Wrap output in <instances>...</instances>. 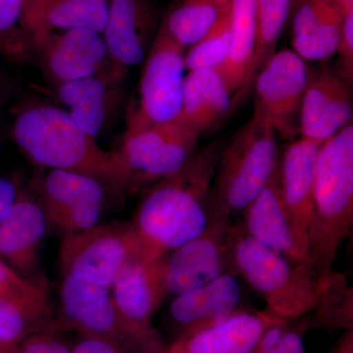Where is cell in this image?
Returning <instances> with one entry per match:
<instances>
[{"label": "cell", "instance_id": "cell-1", "mask_svg": "<svg viewBox=\"0 0 353 353\" xmlns=\"http://www.w3.org/2000/svg\"><path fill=\"white\" fill-rule=\"evenodd\" d=\"M219 154L217 146H208L194 153L180 171L146 190L132 223L158 256L192 240L208 227Z\"/></svg>", "mask_w": 353, "mask_h": 353}, {"label": "cell", "instance_id": "cell-2", "mask_svg": "<svg viewBox=\"0 0 353 353\" xmlns=\"http://www.w3.org/2000/svg\"><path fill=\"white\" fill-rule=\"evenodd\" d=\"M13 137L32 164L97 179L111 196L130 192V175L118 152H108L63 109L34 105L17 116Z\"/></svg>", "mask_w": 353, "mask_h": 353}, {"label": "cell", "instance_id": "cell-3", "mask_svg": "<svg viewBox=\"0 0 353 353\" xmlns=\"http://www.w3.org/2000/svg\"><path fill=\"white\" fill-rule=\"evenodd\" d=\"M229 257L232 273L241 276L263 299L267 310L290 321L314 310L334 273L320 275L305 262L290 263L253 240L243 225L230 228Z\"/></svg>", "mask_w": 353, "mask_h": 353}, {"label": "cell", "instance_id": "cell-4", "mask_svg": "<svg viewBox=\"0 0 353 353\" xmlns=\"http://www.w3.org/2000/svg\"><path fill=\"white\" fill-rule=\"evenodd\" d=\"M353 225V125L323 143L316 161L314 208L305 263L328 275Z\"/></svg>", "mask_w": 353, "mask_h": 353}, {"label": "cell", "instance_id": "cell-5", "mask_svg": "<svg viewBox=\"0 0 353 353\" xmlns=\"http://www.w3.org/2000/svg\"><path fill=\"white\" fill-rule=\"evenodd\" d=\"M277 134L259 114L241 127L219 154L209 202V216L230 219L243 210L279 167Z\"/></svg>", "mask_w": 353, "mask_h": 353}, {"label": "cell", "instance_id": "cell-6", "mask_svg": "<svg viewBox=\"0 0 353 353\" xmlns=\"http://www.w3.org/2000/svg\"><path fill=\"white\" fill-rule=\"evenodd\" d=\"M158 259L132 221H114L64 236L58 252L63 275L109 289L128 267Z\"/></svg>", "mask_w": 353, "mask_h": 353}, {"label": "cell", "instance_id": "cell-7", "mask_svg": "<svg viewBox=\"0 0 353 353\" xmlns=\"http://www.w3.org/2000/svg\"><path fill=\"white\" fill-rule=\"evenodd\" d=\"M58 329L101 336L129 353H167L157 329L137 328L121 314L109 288L63 275L59 289Z\"/></svg>", "mask_w": 353, "mask_h": 353}, {"label": "cell", "instance_id": "cell-8", "mask_svg": "<svg viewBox=\"0 0 353 353\" xmlns=\"http://www.w3.org/2000/svg\"><path fill=\"white\" fill-rule=\"evenodd\" d=\"M185 48L159 27L153 39L139 88V101L127 130L141 129L180 119L185 83Z\"/></svg>", "mask_w": 353, "mask_h": 353}, {"label": "cell", "instance_id": "cell-9", "mask_svg": "<svg viewBox=\"0 0 353 353\" xmlns=\"http://www.w3.org/2000/svg\"><path fill=\"white\" fill-rule=\"evenodd\" d=\"M199 137L180 121L127 130L119 152L130 192L176 174L196 152Z\"/></svg>", "mask_w": 353, "mask_h": 353}, {"label": "cell", "instance_id": "cell-10", "mask_svg": "<svg viewBox=\"0 0 353 353\" xmlns=\"http://www.w3.org/2000/svg\"><path fill=\"white\" fill-rule=\"evenodd\" d=\"M307 66L294 50L276 51L253 81L254 112L264 118L282 138L296 139Z\"/></svg>", "mask_w": 353, "mask_h": 353}, {"label": "cell", "instance_id": "cell-11", "mask_svg": "<svg viewBox=\"0 0 353 353\" xmlns=\"http://www.w3.org/2000/svg\"><path fill=\"white\" fill-rule=\"evenodd\" d=\"M34 57L50 81H73L94 75L123 78L126 69H108V48L101 32L79 28L31 34Z\"/></svg>", "mask_w": 353, "mask_h": 353}, {"label": "cell", "instance_id": "cell-12", "mask_svg": "<svg viewBox=\"0 0 353 353\" xmlns=\"http://www.w3.org/2000/svg\"><path fill=\"white\" fill-rule=\"evenodd\" d=\"M230 219L210 217L203 233L162 257L169 296H178L232 273L229 257Z\"/></svg>", "mask_w": 353, "mask_h": 353}, {"label": "cell", "instance_id": "cell-13", "mask_svg": "<svg viewBox=\"0 0 353 353\" xmlns=\"http://www.w3.org/2000/svg\"><path fill=\"white\" fill-rule=\"evenodd\" d=\"M352 122V85L329 67L310 75L299 111L301 139L324 143Z\"/></svg>", "mask_w": 353, "mask_h": 353}, {"label": "cell", "instance_id": "cell-14", "mask_svg": "<svg viewBox=\"0 0 353 353\" xmlns=\"http://www.w3.org/2000/svg\"><path fill=\"white\" fill-rule=\"evenodd\" d=\"M159 26L150 0H109L108 22L101 34L111 61L124 69L141 63Z\"/></svg>", "mask_w": 353, "mask_h": 353}, {"label": "cell", "instance_id": "cell-15", "mask_svg": "<svg viewBox=\"0 0 353 353\" xmlns=\"http://www.w3.org/2000/svg\"><path fill=\"white\" fill-rule=\"evenodd\" d=\"M241 299V284L233 273L174 296L168 310L174 340L224 321L240 309Z\"/></svg>", "mask_w": 353, "mask_h": 353}, {"label": "cell", "instance_id": "cell-16", "mask_svg": "<svg viewBox=\"0 0 353 353\" xmlns=\"http://www.w3.org/2000/svg\"><path fill=\"white\" fill-rule=\"evenodd\" d=\"M246 233L262 245L294 265L303 263L307 248L299 239L283 203L279 185V167L259 196L245 209Z\"/></svg>", "mask_w": 353, "mask_h": 353}, {"label": "cell", "instance_id": "cell-17", "mask_svg": "<svg viewBox=\"0 0 353 353\" xmlns=\"http://www.w3.org/2000/svg\"><path fill=\"white\" fill-rule=\"evenodd\" d=\"M323 143L294 139L279 162L281 197L294 230L308 250V230L314 208L316 161Z\"/></svg>", "mask_w": 353, "mask_h": 353}, {"label": "cell", "instance_id": "cell-18", "mask_svg": "<svg viewBox=\"0 0 353 353\" xmlns=\"http://www.w3.org/2000/svg\"><path fill=\"white\" fill-rule=\"evenodd\" d=\"M278 319L267 309H239L214 326L175 339L167 353H252L264 330Z\"/></svg>", "mask_w": 353, "mask_h": 353}, {"label": "cell", "instance_id": "cell-19", "mask_svg": "<svg viewBox=\"0 0 353 353\" xmlns=\"http://www.w3.org/2000/svg\"><path fill=\"white\" fill-rule=\"evenodd\" d=\"M48 222L38 199L20 190L19 197L0 223V259L22 275L36 270Z\"/></svg>", "mask_w": 353, "mask_h": 353}, {"label": "cell", "instance_id": "cell-20", "mask_svg": "<svg viewBox=\"0 0 353 353\" xmlns=\"http://www.w3.org/2000/svg\"><path fill=\"white\" fill-rule=\"evenodd\" d=\"M116 307L137 328L152 331L153 318L168 296L162 257L128 267L110 288Z\"/></svg>", "mask_w": 353, "mask_h": 353}, {"label": "cell", "instance_id": "cell-21", "mask_svg": "<svg viewBox=\"0 0 353 353\" xmlns=\"http://www.w3.org/2000/svg\"><path fill=\"white\" fill-rule=\"evenodd\" d=\"M343 15L338 0H301L292 26V46L304 61H324L336 54Z\"/></svg>", "mask_w": 353, "mask_h": 353}, {"label": "cell", "instance_id": "cell-22", "mask_svg": "<svg viewBox=\"0 0 353 353\" xmlns=\"http://www.w3.org/2000/svg\"><path fill=\"white\" fill-rule=\"evenodd\" d=\"M109 0H24L20 26L30 34L72 29L103 32Z\"/></svg>", "mask_w": 353, "mask_h": 353}, {"label": "cell", "instance_id": "cell-23", "mask_svg": "<svg viewBox=\"0 0 353 353\" xmlns=\"http://www.w3.org/2000/svg\"><path fill=\"white\" fill-rule=\"evenodd\" d=\"M234 108V94L217 69L188 72L180 122L197 136L214 130Z\"/></svg>", "mask_w": 353, "mask_h": 353}, {"label": "cell", "instance_id": "cell-24", "mask_svg": "<svg viewBox=\"0 0 353 353\" xmlns=\"http://www.w3.org/2000/svg\"><path fill=\"white\" fill-rule=\"evenodd\" d=\"M122 79L94 75L73 81H50L53 94L83 131L97 138L108 124Z\"/></svg>", "mask_w": 353, "mask_h": 353}, {"label": "cell", "instance_id": "cell-25", "mask_svg": "<svg viewBox=\"0 0 353 353\" xmlns=\"http://www.w3.org/2000/svg\"><path fill=\"white\" fill-rule=\"evenodd\" d=\"M230 41L226 62L218 69L234 94V105L252 87L256 44V0H229Z\"/></svg>", "mask_w": 353, "mask_h": 353}, {"label": "cell", "instance_id": "cell-26", "mask_svg": "<svg viewBox=\"0 0 353 353\" xmlns=\"http://www.w3.org/2000/svg\"><path fill=\"white\" fill-rule=\"evenodd\" d=\"M229 6V0H176L159 27L185 50L203 38Z\"/></svg>", "mask_w": 353, "mask_h": 353}, {"label": "cell", "instance_id": "cell-27", "mask_svg": "<svg viewBox=\"0 0 353 353\" xmlns=\"http://www.w3.org/2000/svg\"><path fill=\"white\" fill-rule=\"evenodd\" d=\"M34 190L39 196V203L57 206H104L108 196H112L105 185L97 179L59 169H50L37 182Z\"/></svg>", "mask_w": 353, "mask_h": 353}, {"label": "cell", "instance_id": "cell-28", "mask_svg": "<svg viewBox=\"0 0 353 353\" xmlns=\"http://www.w3.org/2000/svg\"><path fill=\"white\" fill-rule=\"evenodd\" d=\"M57 329L50 307H30L0 297V345L14 347L32 334Z\"/></svg>", "mask_w": 353, "mask_h": 353}, {"label": "cell", "instance_id": "cell-29", "mask_svg": "<svg viewBox=\"0 0 353 353\" xmlns=\"http://www.w3.org/2000/svg\"><path fill=\"white\" fill-rule=\"evenodd\" d=\"M294 0H256V44L252 69L255 76L274 53L289 18Z\"/></svg>", "mask_w": 353, "mask_h": 353}, {"label": "cell", "instance_id": "cell-30", "mask_svg": "<svg viewBox=\"0 0 353 353\" xmlns=\"http://www.w3.org/2000/svg\"><path fill=\"white\" fill-rule=\"evenodd\" d=\"M353 292L343 274L334 272L321 301L312 311V323L329 329L352 330Z\"/></svg>", "mask_w": 353, "mask_h": 353}, {"label": "cell", "instance_id": "cell-31", "mask_svg": "<svg viewBox=\"0 0 353 353\" xmlns=\"http://www.w3.org/2000/svg\"><path fill=\"white\" fill-rule=\"evenodd\" d=\"M229 6L214 27L197 43L185 51V63L188 72L201 69H219L229 54Z\"/></svg>", "mask_w": 353, "mask_h": 353}, {"label": "cell", "instance_id": "cell-32", "mask_svg": "<svg viewBox=\"0 0 353 353\" xmlns=\"http://www.w3.org/2000/svg\"><path fill=\"white\" fill-rule=\"evenodd\" d=\"M0 297L30 307H50L48 282L43 279L26 277L1 259Z\"/></svg>", "mask_w": 353, "mask_h": 353}, {"label": "cell", "instance_id": "cell-33", "mask_svg": "<svg viewBox=\"0 0 353 353\" xmlns=\"http://www.w3.org/2000/svg\"><path fill=\"white\" fill-rule=\"evenodd\" d=\"M24 0H0L1 48L11 57L22 62L34 61V41L20 26Z\"/></svg>", "mask_w": 353, "mask_h": 353}, {"label": "cell", "instance_id": "cell-34", "mask_svg": "<svg viewBox=\"0 0 353 353\" xmlns=\"http://www.w3.org/2000/svg\"><path fill=\"white\" fill-rule=\"evenodd\" d=\"M41 205L48 224L57 228L64 236L82 233L99 225L104 208L99 204L74 206H57L50 204Z\"/></svg>", "mask_w": 353, "mask_h": 353}, {"label": "cell", "instance_id": "cell-35", "mask_svg": "<svg viewBox=\"0 0 353 353\" xmlns=\"http://www.w3.org/2000/svg\"><path fill=\"white\" fill-rule=\"evenodd\" d=\"M12 353H72V350L58 336L57 330H48L28 336L14 347Z\"/></svg>", "mask_w": 353, "mask_h": 353}, {"label": "cell", "instance_id": "cell-36", "mask_svg": "<svg viewBox=\"0 0 353 353\" xmlns=\"http://www.w3.org/2000/svg\"><path fill=\"white\" fill-rule=\"evenodd\" d=\"M336 53L339 54L340 70L339 73L350 85L353 80V12L343 18L340 43Z\"/></svg>", "mask_w": 353, "mask_h": 353}, {"label": "cell", "instance_id": "cell-37", "mask_svg": "<svg viewBox=\"0 0 353 353\" xmlns=\"http://www.w3.org/2000/svg\"><path fill=\"white\" fill-rule=\"evenodd\" d=\"M72 353H129L117 343L92 334H78Z\"/></svg>", "mask_w": 353, "mask_h": 353}, {"label": "cell", "instance_id": "cell-38", "mask_svg": "<svg viewBox=\"0 0 353 353\" xmlns=\"http://www.w3.org/2000/svg\"><path fill=\"white\" fill-rule=\"evenodd\" d=\"M290 322V320L280 318L269 325L259 336L252 353H264L275 347L284 338L285 333L289 331Z\"/></svg>", "mask_w": 353, "mask_h": 353}, {"label": "cell", "instance_id": "cell-39", "mask_svg": "<svg viewBox=\"0 0 353 353\" xmlns=\"http://www.w3.org/2000/svg\"><path fill=\"white\" fill-rule=\"evenodd\" d=\"M20 190L13 181L0 176V223L12 210L19 197Z\"/></svg>", "mask_w": 353, "mask_h": 353}, {"label": "cell", "instance_id": "cell-40", "mask_svg": "<svg viewBox=\"0 0 353 353\" xmlns=\"http://www.w3.org/2000/svg\"><path fill=\"white\" fill-rule=\"evenodd\" d=\"M264 353H305L303 336L296 330L290 328L275 347Z\"/></svg>", "mask_w": 353, "mask_h": 353}, {"label": "cell", "instance_id": "cell-41", "mask_svg": "<svg viewBox=\"0 0 353 353\" xmlns=\"http://www.w3.org/2000/svg\"><path fill=\"white\" fill-rule=\"evenodd\" d=\"M334 353H353V334L352 330H348L347 333L343 336L340 345Z\"/></svg>", "mask_w": 353, "mask_h": 353}, {"label": "cell", "instance_id": "cell-42", "mask_svg": "<svg viewBox=\"0 0 353 353\" xmlns=\"http://www.w3.org/2000/svg\"><path fill=\"white\" fill-rule=\"evenodd\" d=\"M343 15L353 12V0H338Z\"/></svg>", "mask_w": 353, "mask_h": 353}, {"label": "cell", "instance_id": "cell-43", "mask_svg": "<svg viewBox=\"0 0 353 353\" xmlns=\"http://www.w3.org/2000/svg\"><path fill=\"white\" fill-rule=\"evenodd\" d=\"M14 347H3V345H0V353H12Z\"/></svg>", "mask_w": 353, "mask_h": 353}]
</instances>
